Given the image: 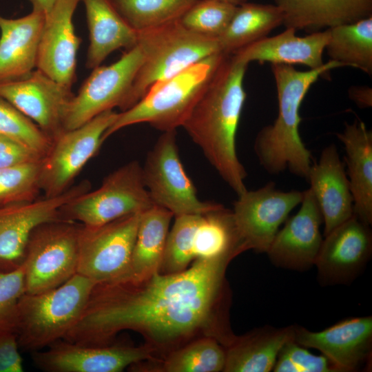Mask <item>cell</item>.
<instances>
[{"instance_id":"6da1fadb","label":"cell","mask_w":372,"mask_h":372,"mask_svg":"<svg viewBox=\"0 0 372 372\" xmlns=\"http://www.w3.org/2000/svg\"><path fill=\"white\" fill-rule=\"evenodd\" d=\"M234 258H196L178 273L96 284L81 318L63 340L105 346L119 332L132 330L142 335L158 360L203 336L226 347L236 336L229 323L225 279Z\"/></svg>"},{"instance_id":"7a4b0ae2","label":"cell","mask_w":372,"mask_h":372,"mask_svg":"<svg viewBox=\"0 0 372 372\" xmlns=\"http://www.w3.org/2000/svg\"><path fill=\"white\" fill-rule=\"evenodd\" d=\"M248 65L227 55L182 126L238 196L247 190L236 134L246 99L243 80Z\"/></svg>"},{"instance_id":"3957f363","label":"cell","mask_w":372,"mask_h":372,"mask_svg":"<svg viewBox=\"0 0 372 372\" xmlns=\"http://www.w3.org/2000/svg\"><path fill=\"white\" fill-rule=\"evenodd\" d=\"M344 65L329 60L321 67L299 71L293 65L271 64L278 103L277 118L256 135L254 150L260 165L269 174L285 169L307 180L312 156L299 132L300 108L311 86L326 72Z\"/></svg>"},{"instance_id":"277c9868","label":"cell","mask_w":372,"mask_h":372,"mask_svg":"<svg viewBox=\"0 0 372 372\" xmlns=\"http://www.w3.org/2000/svg\"><path fill=\"white\" fill-rule=\"evenodd\" d=\"M218 52L153 85L131 108L118 113L103 136L104 142L117 131L138 123H148L160 131L183 126L227 56Z\"/></svg>"},{"instance_id":"5b68a950","label":"cell","mask_w":372,"mask_h":372,"mask_svg":"<svg viewBox=\"0 0 372 372\" xmlns=\"http://www.w3.org/2000/svg\"><path fill=\"white\" fill-rule=\"evenodd\" d=\"M95 285L76 273L54 289L25 293L18 302L19 347L32 353L63 340L81 318Z\"/></svg>"},{"instance_id":"8992f818","label":"cell","mask_w":372,"mask_h":372,"mask_svg":"<svg viewBox=\"0 0 372 372\" xmlns=\"http://www.w3.org/2000/svg\"><path fill=\"white\" fill-rule=\"evenodd\" d=\"M137 44L143 52V61L132 86L130 108L155 83L209 56L222 52L218 38L192 32L179 20L137 32Z\"/></svg>"},{"instance_id":"52a82bcc","label":"cell","mask_w":372,"mask_h":372,"mask_svg":"<svg viewBox=\"0 0 372 372\" xmlns=\"http://www.w3.org/2000/svg\"><path fill=\"white\" fill-rule=\"evenodd\" d=\"M154 205L144 183L142 166L132 161L105 176L96 189H90L63 205L61 220L99 227L142 213Z\"/></svg>"},{"instance_id":"ba28073f","label":"cell","mask_w":372,"mask_h":372,"mask_svg":"<svg viewBox=\"0 0 372 372\" xmlns=\"http://www.w3.org/2000/svg\"><path fill=\"white\" fill-rule=\"evenodd\" d=\"M81 225L56 220L41 224L32 231L23 262L26 293L54 289L76 273Z\"/></svg>"},{"instance_id":"9c48e42d","label":"cell","mask_w":372,"mask_h":372,"mask_svg":"<svg viewBox=\"0 0 372 372\" xmlns=\"http://www.w3.org/2000/svg\"><path fill=\"white\" fill-rule=\"evenodd\" d=\"M142 173L154 205L167 209L174 217L204 215L223 206L198 198L179 156L176 130L163 132L147 153Z\"/></svg>"},{"instance_id":"30bf717a","label":"cell","mask_w":372,"mask_h":372,"mask_svg":"<svg viewBox=\"0 0 372 372\" xmlns=\"http://www.w3.org/2000/svg\"><path fill=\"white\" fill-rule=\"evenodd\" d=\"M143 61V52L136 44L116 62L92 69L65 106L64 131L76 128L114 107L122 112L128 110L132 86Z\"/></svg>"},{"instance_id":"8fae6325","label":"cell","mask_w":372,"mask_h":372,"mask_svg":"<svg viewBox=\"0 0 372 372\" xmlns=\"http://www.w3.org/2000/svg\"><path fill=\"white\" fill-rule=\"evenodd\" d=\"M142 213L99 227L81 225L76 273L96 284L124 278L130 268Z\"/></svg>"},{"instance_id":"7c38bea8","label":"cell","mask_w":372,"mask_h":372,"mask_svg":"<svg viewBox=\"0 0 372 372\" xmlns=\"http://www.w3.org/2000/svg\"><path fill=\"white\" fill-rule=\"evenodd\" d=\"M118 113L105 111L83 125L63 131L43 158L40 187L44 196H58L71 187L83 167L97 153L106 130Z\"/></svg>"},{"instance_id":"4fadbf2b","label":"cell","mask_w":372,"mask_h":372,"mask_svg":"<svg viewBox=\"0 0 372 372\" xmlns=\"http://www.w3.org/2000/svg\"><path fill=\"white\" fill-rule=\"evenodd\" d=\"M90 189L91 183L83 180L56 196L0 206V272L22 265L32 231L41 224L61 220L62 207Z\"/></svg>"},{"instance_id":"5bb4252c","label":"cell","mask_w":372,"mask_h":372,"mask_svg":"<svg viewBox=\"0 0 372 372\" xmlns=\"http://www.w3.org/2000/svg\"><path fill=\"white\" fill-rule=\"evenodd\" d=\"M303 196L304 191L279 190L272 182L238 196L232 212L246 249L267 253L280 226L301 203Z\"/></svg>"},{"instance_id":"9a60e30c","label":"cell","mask_w":372,"mask_h":372,"mask_svg":"<svg viewBox=\"0 0 372 372\" xmlns=\"http://www.w3.org/2000/svg\"><path fill=\"white\" fill-rule=\"evenodd\" d=\"M35 365L47 372H121L146 361L158 360L154 351L145 344L81 345L58 340L44 351L32 353Z\"/></svg>"},{"instance_id":"2e32d148","label":"cell","mask_w":372,"mask_h":372,"mask_svg":"<svg viewBox=\"0 0 372 372\" xmlns=\"http://www.w3.org/2000/svg\"><path fill=\"white\" fill-rule=\"evenodd\" d=\"M73 96L70 87L37 68L23 79L0 83V97L35 123L52 142L64 131V110Z\"/></svg>"},{"instance_id":"e0dca14e","label":"cell","mask_w":372,"mask_h":372,"mask_svg":"<svg viewBox=\"0 0 372 372\" xmlns=\"http://www.w3.org/2000/svg\"><path fill=\"white\" fill-rule=\"evenodd\" d=\"M370 226L353 214L324 236L314 265L321 284H348L364 270L372 254Z\"/></svg>"},{"instance_id":"ac0fdd59","label":"cell","mask_w":372,"mask_h":372,"mask_svg":"<svg viewBox=\"0 0 372 372\" xmlns=\"http://www.w3.org/2000/svg\"><path fill=\"white\" fill-rule=\"evenodd\" d=\"M294 340L320 351L337 372H349L369 364L372 353V317H353L320 331L294 325Z\"/></svg>"},{"instance_id":"d6986e66","label":"cell","mask_w":372,"mask_h":372,"mask_svg":"<svg viewBox=\"0 0 372 372\" xmlns=\"http://www.w3.org/2000/svg\"><path fill=\"white\" fill-rule=\"evenodd\" d=\"M300 205L298 211L278 230L266 254L276 267L302 271L315 265L323 240V219L309 189L304 191Z\"/></svg>"},{"instance_id":"ffe728a7","label":"cell","mask_w":372,"mask_h":372,"mask_svg":"<svg viewBox=\"0 0 372 372\" xmlns=\"http://www.w3.org/2000/svg\"><path fill=\"white\" fill-rule=\"evenodd\" d=\"M81 1H56L45 16L37 54L36 68L70 87L76 81V54L81 42L72 19Z\"/></svg>"},{"instance_id":"44dd1931","label":"cell","mask_w":372,"mask_h":372,"mask_svg":"<svg viewBox=\"0 0 372 372\" xmlns=\"http://www.w3.org/2000/svg\"><path fill=\"white\" fill-rule=\"evenodd\" d=\"M309 188L320 210L324 236L353 215V198L337 147H325L318 162L312 163L307 180Z\"/></svg>"},{"instance_id":"7402d4cb","label":"cell","mask_w":372,"mask_h":372,"mask_svg":"<svg viewBox=\"0 0 372 372\" xmlns=\"http://www.w3.org/2000/svg\"><path fill=\"white\" fill-rule=\"evenodd\" d=\"M296 30L286 28L282 32L262 38L237 51L231 57L238 61L249 64L251 61L271 64H300L316 69L324 63L322 59L328 39L329 30L312 32L299 37Z\"/></svg>"},{"instance_id":"603a6c76","label":"cell","mask_w":372,"mask_h":372,"mask_svg":"<svg viewBox=\"0 0 372 372\" xmlns=\"http://www.w3.org/2000/svg\"><path fill=\"white\" fill-rule=\"evenodd\" d=\"M45 15L32 11L17 19L0 15V83L27 76L36 69Z\"/></svg>"},{"instance_id":"cb8c5ba5","label":"cell","mask_w":372,"mask_h":372,"mask_svg":"<svg viewBox=\"0 0 372 372\" xmlns=\"http://www.w3.org/2000/svg\"><path fill=\"white\" fill-rule=\"evenodd\" d=\"M345 150L346 174L353 198V214L372 224V132L355 119L336 134Z\"/></svg>"},{"instance_id":"d4e9b609","label":"cell","mask_w":372,"mask_h":372,"mask_svg":"<svg viewBox=\"0 0 372 372\" xmlns=\"http://www.w3.org/2000/svg\"><path fill=\"white\" fill-rule=\"evenodd\" d=\"M283 24L296 30L319 31L372 16V0H275Z\"/></svg>"},{"instance_id":"484cf974","label":"cell","mask_w":372,"mask_h":372,"mask_svg":"<svg viewBox=\"0 0 372 372\" xmlns=\"http://www.w3.org/2000/svg\"><path fill=\"white\" fill-rule=\"evenodd\" d=\"M294 338V325L270 326L235 336L225 347V372H269L285 344Z\"/></svg>"},{"instance_id":"4316f807","label":"cell","mask_w":372,"mask_h":372,"mask_svg":"<svg viewBox=\"0 0 372 372\" xmlns=\"http://www.w3.org/2000/svg\"><path fill=\"white\" fill-rule=\"evenodd\" d=\"M89 30L85 65L94 69L114 51L137 44V32L125 21L110 0H82Z\"/></svg>"},{"instance_id":"83f0119b","label":"cell","mask_w":372,"mask_h":372,"mask_svg":"<svg viewBox=\"0 0 372 372\" xmlns=\"http://www.w3.org/2000/svg\"><path fill=\"white\" fill-rule=\"evenodd\" d=\"M173 217L156 205L141 214L130 268L122 280L141 281L158 272Z\"/></svg>"},{"instance_id":"f1b7e54d","label":"cell","mask_w":372,"mask_h":372,"mask_svg":"<svg viewBox=\"0 0 372 372\" xmlns=\"http://www.w3.org/2000/svg\"><path fill=\"white\" fill-rule=\"evenodd\" d=\"M283 12L276 4L246 1L238 6L229 25L218 37L222 52L232 54L267 37L274 28L283 24Z\"/></svg>"},{"instance_id":"f546056e","label":"cell","mask_w":372,"mask_h":372,"mask_svg":"<svg viewBox=\"0 0 372 372\" xmlns=\"http://www.w3.org/2000/svg\"><path fill=\"white\" fill-rule=\"evenodd\" d=\"M325 49L333 60L372 74V16L331 27Z\"/></svg>"},{"instance_id":"4dcf8cb0","label":"cell","mask_w":372,"mask_h":372,"mask_svg":"<svg viewBox=\"0 0 372 372\" xmlns=\"http://www.w3.org/2000/svg\"><path fill=\"white\" fill-rule=\"evenodd\" d=\"M247 251L234 222L232 210L220 208L204 214L194 242L196 258L236 257Z\"/></svg>"},{"instance_id":"1f68e13d","label":"cell","mask_w":372,"mask_h":372,"mask_svg":"<svg viewBox=\"0 0 372 372\" xmlns=\"http://www.w3.org/2000/svg\"><path fill=\"white\" fill-rule=\"evenodd\" d=\"M225 348L215 338L203 336L189 342L154 364L153 369L163 372L223 371Z\"/></svg>"},{"instance_id":"d6a6232c","label":"cell","mask_w":372,"mask_h":372,"mask_svg":"<svg viewBox=\"0 0 372 372\" xmlns=\"http://www.w3.org/2000/svg\"><path fill=\"white\" fill-rule=\"evenodd\" d=\"M198 0H110L135 32L179 20Z\"/></svg>"},{"instance_id":"836d02e7","label":"cell","mask_w":372,"mask_h":372,"mask_svg":"<svg viewBox=\"0 0 372 372\" xmlns=\"http://www.w3.org/2000/svg\"><path fill=\"white\" fill-rule=\"evenodd\" d=\"M203 215L185 214L175 216L169 231L158 272L176 273L186 269L195 260L194 236Z\"/></svg>"},{"instance_id":"e575fe53","label":"cell","mask_w":372,"mask_h":372,"mask_svg":"<svg viewBox=\"0 0 372 372\" xmlns=\"http://www.w3.org/2000/svg\"><path fill=\"white\" fill-rule=\"evenodd\" d=\"M0 134L17 141L43 158L52 145V141L35 123L1 97Z\"/></svg>"},{"instance_id":"d590c367","label":"cell","mask_w":372,"mask_h":372,"mask_svg":"<svg viewBox=\"0 0 372 372\" xmlns=\"http://www.w3.org/2000/svg\"><path fill=\"white\" fill-rule=\"evenodd\" d=\"M237 7L222 0H198L179 21L192 32L218 38L229 25Z\"/></svg>"},{"instance_id":"8d00e7d4","label":"cell","mask_w":372,"mask_h":372,"mask_svg":"<svg viewBox=\"0 0 372 372\" xmlns=\"http://www.w3.org/2000/svg\"><path fill=\"white\" fill-rule=\"evenodd\" d=\"M42 160L0 168V206L37 198Z\"/></svg>"},{"instance_id":"74e56055","label":"cell","mask_w":372,"mask_h":372,"mask_svg":"<svg viewBox=\"0 0 372 372\" xmlns=\"http://www.w3.org/2000/svg\"><path fill=\"white\" fill-rule=\"evenodd\" d=\"M308 348L297 343L294 338L281 349L273 371L275 372H337L322 354L311 353Z\"/></svg>"},{"instance_id":"f35d334b","label":"cell","mask_w":372,"mask_h":372,"mask_svg":"<svg viewBox=\"0 0 372 372\" xmlns=\"http://www.w3.org/2000/svg\"><path fill=\"white\" fill-rule=\"evenodd\" d=\"M25 293L23 265L0 272V330L17 332L18 302Z\"/></svg>"},{"instance_id":"ab89813d","label":"cell","mask_w":372,"mask_h":372,"mask_svg":"<svg viewBox=\"0 0 372 372\" xmlns=\"http://www.w3.org/2000/svg\"><path fill=\"white\" fill-rule=\"evenodd\" d=\"M43 158L17 141L0 134V168L39 161Z\"/></svg>"},{"instance_id":"60d3db41","label":"cell","mask_w":372,"mask_h":372,"mask_svg":"<svg viewBox=\"0 0 372 372\" xmlns=\"http://www.w3.org/2000/svg\"><path fill=\"white\" fill-rule=\"evenodd\" d=\"M19 347L15 331L0 330V372L23 371Z\"/></svg>"},{"instance_id":"b9f144b4","label":"cell","mask_w":372,"mask_h":372,"mask_svg":"<svg viewBox=\"0 0 372 372\" xmlns=\"http://www.w3.org/2000/svg\"><path fill=\"white\" fill-rule=\"evenodd\" d=\"M349 96L360 108L372 105V90L368 86H352L349 90Z\"/></svg>"},{"instance_id":"7bdbcfd3","label":"cell","mask_w":372,"mask_h":372,"mask_svg":"<svg viewBox=\"0 0 372 372\" xmlns=\"http://www.w3.org/2000/svg\"><path fill=\"white\" fill-rule=\"evenodd\" d=\"M56 0H29L30 2L32 10L47 15L52 7L54 6Z\"/></svg>"},{"instance_id":"ee69618b","label":"cell","mask_w":372,"mask_h":372,"mask_svg":"<svg viewBox=\"0 0 372 372\" xmlns=\"http://www.w3.org/2000/svg\"><path fill=\"white\" fill-rule=\"evenodd\" d=\"M222 1L229 2V3L234 4L236 6H239V5L242 4V3L247 1V0H222Z\"/></svg>"}]
</instances>
